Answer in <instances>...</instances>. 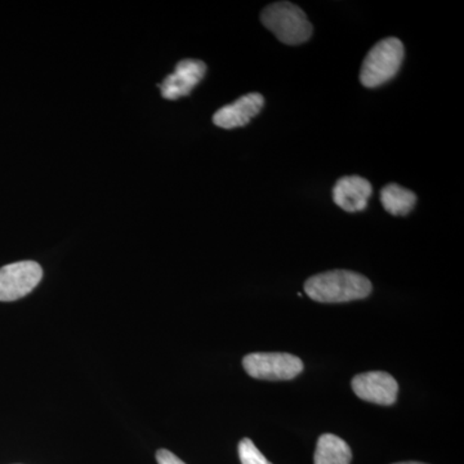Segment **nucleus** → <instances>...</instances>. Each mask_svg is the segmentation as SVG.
Returning a JSON list of instances; mask_svg holds the SVG:
<instances>
[{
	"mask_svg": "<svg viewBox=\"0 0 464 464\" xmlns=\"http://www.w3.org/2000/svg\"><path fill=\"white\" fill-rule=\"evenodd\" d=\"M371 280L364 275L347 270L328 271L310 277L304 283V292L311 299L322 304L364 299L372 293Z\"/></svg>",
	"mask_w": 464,
	"mask_h": 464,
	"instance_id": "obj_1",
	"label": "nucleus"
},
{
	"mask_svg": "<svg viewBox=\"0 0 464 464\" xmlns=\"http://www.w3.org/2000/svg\"><path fill=\"white\" fill-rule=\"evenodd\" d=\"M261 21L284 44H302L313 36L314 27L306 14L293 3L276 2L267 5L262 11Z\"/></svg>",
	"mask_w": 464,
	"mask_h": 464,
	"instance_id": "obj_2",
	"label": "nucleus"
},
{
	"mask_svg": "<svg viewBox=\"0 0 464 464\" xmlns=\"http://www.w3.org/2000/svg\"><path fill=\"white\" fill-rule=\"evenodd\" d=\"M404 44L398 38L382 39L366 54L360 82L366 88H377L395 78L404 61Z\"/></svg>",
	"mask_w": 464,
	"mask_h": 464,
	"instance_id": "obj_3",
	"label": "nucleus"
},
{
	"mask_svg": "<svg viewBox=\"0 0 464 464\" xmlns=\"http://www.w3.org/2000/svg\"><path fill=\"white\" fill-rule=\"evenodd\" d=\"M243 366L250 377L264 381H290L304 371L302 360L285 353H249Z\"/></svg>",
	"mask_w": 464,
	"mask_h": 464,
	"instance_id": "obj_4",
	"label": "nucleus"
},
{
	"mask_svg": "<svg viewBox=\"0 0 464 464\" xmlns=\"http://www.w3.org/2000/svg\"><path fill=\"white\" fill-rule=\"evenodd\" d=\"M41 265L34 261L16 262L0 268V301L11 302L25 297L41 283Z\"/></svg>",
	"mask_w": 464,
	"mask_h": 464,
	"instance_id": "obj_5",
	"label": "nucleus"
},
{
	"mask_svg": "<svg viewBox=\"0 0 464 464\" xmlns=\"http://www.w3.org/2000/svg\"><path fill=\"white\" fill-rule=\"evenodd\" d=\"M351 384L356 396L364 401L389 406L395 404L398 399V382L386 372H368L356 375Z\"/></svg>",
	"mask_w": 464,
	"mask_h": 464,
	"instance_id": "obj_6",
	"label": "nucleus"
},
{
	"mask_svg": "<svg viewBox=\"0 0 464 464\" xmlns=\"http://www.w3.org/2000/svg\"><path fill=\"white\" fill-rule=\"evenodd\" d=\"M206 72L207 65L203 61L192 58L179 61L173 74L168 75L163 83L159 84L161 96L166 100H179L188 96L203 81Z\"/></svg>",
	"mask_w": 464,
	"mask_h": 464,
	"instance_id": "obj_7",
	"label": "nucleus"
},
{
	"mask_svg": "<svg viewBox=\"0 0 464 464\" xmlns=\"http://www.w3.org/2000/svg\"><path fill=\"white\" fill-rule=\"evenodd\" d=\"M265 106V97L259 93H248L226 105L213 115V123L224 130L244 127L257 116Z\"/></svg>",
	"mask_w": 464,
	"mask_h": 464,
	"instance_id": "obj_8",
	"label": "nucleus"
},
{
	"mask_svg": "<svg viewBox=\"0 0 464 464\" xmlns=\"http://www.w3.org/2000/svg\"><path fill=\"white\" fill-rule=\"evenodd\" d=\"M372 191L371 182L362 177H342L333 188V200L348 213L362 212L368 207Z\"/></svg>",
	"mask_w": 464,
	"mask_h": 464,
	"instance_id": "obj_9",
	"label": "nucleus"
},
{
	"mask_svg": "<svg viewBox=\"0 0 464 464\" xmlns=\"http://www.w3.org/2000/svg\"><path fill=\"white\" fill-rule=\"evenodd\" d=\"M353 451L344 440L325 433L317 441L314 462L315 464H350Z\"/></svg>",
	"mask_w": 464,
	"mask_h": 464,
	"instance_id": "obj_10",
	"label": "nucleus"
},
{
	"mask_svg": "<svg viewBox=\"0 0 464 464\" xmlns=\"http://www.w3.org/2000/svg\"><path fill=\"white\" fill-rule=\"evenodd\" d=\"M382 206L392 216H406L413 210L417 195L398 183H390L381 191Z\"/></svg>",
	"mask_w": 464,
	"mask_h": 464,
	"instance_id": "obj_11",
	"label": "nucleus"
},
{
	"mask_svg": "<svg viewBox=\"0 0 464 464\" xmlns=\"http://www.w3.org/2000/svg\"><path fill=\"white\" fill-rule=\"evenodd\" d=\"M239 457L241 464H273L266 459L264 454L249 439H243L239 442Z\"/></svg>",
	"mask_w": 464,
	"mask_h": 464,
	"instance_id": "obj_12",
	"label": "nucleus"
},
{
	"mask_svg": "<svg viewBox=\"0 0 464 464\" xmlns=\"http://www.w3.org/2000/svg\"><path fill=\"white\" fill-rule=\"evenodd\" d=\"M157 460L159 464H186L179 459V457L174 456L169 450L166 449H160L157 453Z\"/></svg>",
	"mask_w": 464,
	"mask_h": 464,
	"instance_id": "obj_13",
	"label": "nucleus"
},
{
	"mask_svg": "<svg viewBox=\"0 0 464 464\" xmlns=\"http://www.w3.org/2000/svg\"><path fill=\"white\" fill-rule=\"evenodd\" d=\"M395 464H424L420 462H402V463H395Z\"/></svg>",
	"mask_w": 464,
	"mask_h": 464,
	"instance_id": "obj_14",
	"label": "nucleus"
}]
</instances>
